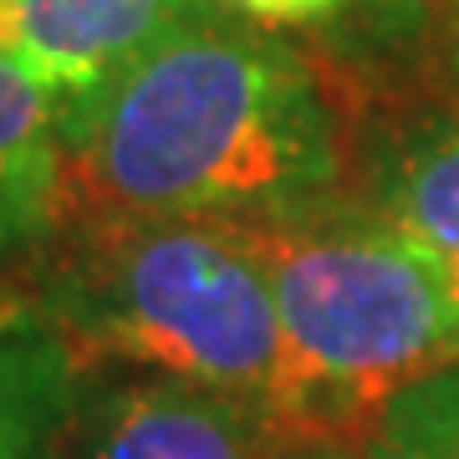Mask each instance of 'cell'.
Masks as SVG:
<instances>
[{"label":"cell","mask_w":459,"mask_h":459,"mask_svg":"<svg viewBox=\"0 0 459 459\" xmlns=\"http://www.w3.org/2000/svg\"><path fill=\"white\" fill-rule=\"evenodd\" d=\"M352 108L316 51L220 11L77 92L56 225L291 220L347 199Z\"/></svg>","instance_id":"cell-1"},{"label":"cell","mask_w":459,"mask_h":459,"mask_svg":"<svg viewBox=\"0 0 459 459\" xmlns=\"http://www.w3.org/2000/svg\"><path fill=\"white\" fill-rule=\"evenodd\" d=\"M286 332L276 429L301 449H358L413 383L459 362L444 265L358 199L291 220H235Z\"/></svg>","instance_id":"cell-2"},{"label":"cell","mask_w":459,"mask_h":459,"mask_svg":"<svg viewBox=\"0 0 459 459\" xmlns=\"http://www.w3.org/2000/svg\"><path fill=\"white\" fill-rule=\"evenodd\" d=\"M36 307L82 362H128L276 424L286 332L235 220H72L41 246Z\"/></svg>","instance_id":"cell-3"},{"label":"cell","mask_w":459,"mask_h":459,"mask_svg":"<svg viewBox=\"0 0 459 459\" xmlns=\"http://www.w3.org/2000/svg\"><path fill=\"white\" fill-rule=\"evenodd\" d=\"M66 459H296L261 409L179 377H117L82 394Z\"/></svg>","instance_id":"cell-4"},{"label":"cell","mask_w":459,"mask_h":459,"mask_svg":"<svg viewBox=\"0 0 459 459\" xmlns=\"http://www.w3.org/2000/svg\"><path fill=\"white\" fill-rule=\"evenodd\" d=\"M220 0H21L16 56L62 92H92Z\"/></svg>","instance_id":"cell-5"},{"label":"cell","mask_w":459,"mask_h":459,"mask_svg":"<svg viewBox=\"0 0 459 459\" xmlns=\"http://www.w3.org/2000/svg\"><path fill=\"white\" fill-rule=\"evenodd\" d=\"M72 102L77 92L36 77L16 51H0V261L36 255L56 230Z\"/></svg>","instance_id":"cell-6"},{"label":"cell","mask_w":459,"mask_h":459,"mask_svg":"<svg viewBox=\"0 0 459 459\" xmlns=\"http://www.w3.org/2000/svg\"><path fill=\"white\" fill-rule=\"evenodd\" d=\"M77 347L36 301L0 291V459H56L82 403Z\"/></svg>","instance_id":"cell-7"},{"label":"cell","mask_w":459,"mask_h":459,"mask_svg":"<svg viewBox=\"0 0 459 459\" xmlns=\"http://www.w3.org/2000/svg\"><path fill=\"white\" fill-rule=\"evenodd\" d=\"M358 204L424 246L459 296V123L424 128L388 148L368 169Z\"/></svg>","instance_id":"cell-8"},{"label":"cell","mask_w":459,"mask_h":459,"mask_svg":"<svg viewBox=\"0 0 459 459\" xmlns=\"http://www.w3.org/2000/svg\"><path fill=\"white\" fill-rule=\"evenodd\" d=\"M368 444L394 459H459V362L398 394Z\"/></svg>","instance_id":"cell-9"},{"label":"cell","mask_w":459,"mask_h":459,"mask_svg":"<svg viewBox=\"0 0 459 459\" xmlns=\"http://www.w3.org/2000/svg\"><path fill=\"white\" fill-rule=\"evenodd\" d=\"M230 5L255 26H301V21H322L347 0H230Z\"/></svg>","instance_id":"cell-10"},{"label":"cell","mask_w":459,"mask_h":459,"mask_svg":"<svg viewBox=\"0 0 459 459\" xmlns=\"http://www.w3.org/2000/svg\"><path fill=\"white\" fill-rule=\"evenodd\" d=\"M21 31V0H0V51H16Z\"/></svg>","instance_id":"cell-11"},{"label":"cell","mask_w":459,"mask_h":459,"mask_svg":"<svg viewBox=\"0 0 459 459\" xmlns=\"http://www.w3.org/2000/svg\"><path fill=\"white\" fill-rule=\"evenodd\" d=\"M301 459H394V455H383V449H316V455H301Z\"/></svg>","instance_id":"cell-12"}]
</instances>
